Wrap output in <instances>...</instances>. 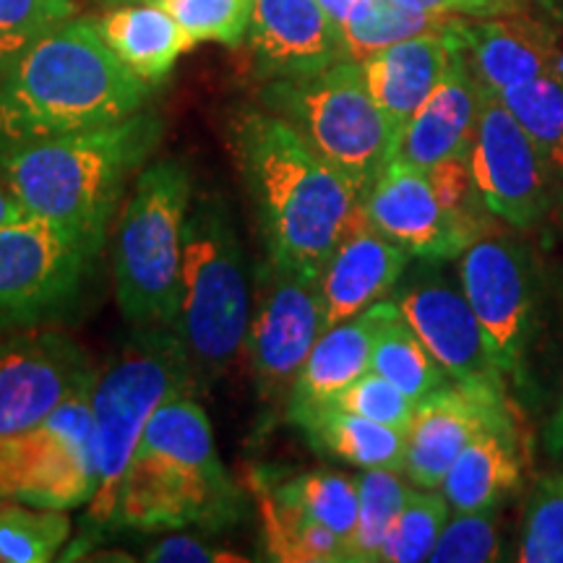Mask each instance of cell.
Masks as SVG:
<instances>
[{
    "label": "cell",
    "mask_w": 563,
    "mask_h": 563,
    "mask_svg": "<svg viewBox=\"0 0 563 563\" xmlns=\"http://www.w3.org/2000/svg\"><path fill=\"white\" fill-rule=\"evenodd\" d=\"M410 258V253L373 228L363 207H357L342 241L321 269L327 329L355 319L373 302L386 300L402 279Z\"/></svg>",
    "instance_id": "obj_19"
},
{
    "label": "cell",
    "mask_w": 563,
    "mask_h": 563,
    "mask_svg": "<svg viewBox=\"0 0 563 563\" xmlns=\"http://www.w3.org/2000/svg\"><path fill=\"white\" fill-rule=\"evenodd\" d=\"M154 563H220V561H243L241 555H230L222 548H211L194 534H167L144 555Z\"/></svg>",
    "instance_id": "obj_41"
},
{
    "label": "cell",
    "mask_w": 563,
    "mask_h": 563,
    "mask_svg": "<svg viewBox=\"0 0 563 563\" xmlns=\"http://www.w3.org/2000/svg\"><path fill=\"white\" fill-rule=\"evenodd\" d=\"M256 493L262 498L264 545L272 561L347 563V543L334 530L290 506L277 504L264 485H258Z\"/></svg>",
    "instance_id": "obj_29"
},
{
    "label": "cell",
    "mask_w": 563,
    "mask_h": 563,
    "mask_svg": "<svg viewBox=\"0 0 563 563\" xmlns=\"http://www.w3.org/2000/svg\"><path fill=\"white\" fill-rule=\"evenodd\" d=\"M191 34L194 42L238 47L249 37L256 0H154Z\"/></svg>",
    "instance_id": "obj_35"
},
{
    "label": "cell",
    "mask_w": 563,
    "mask_h": 563,
    "mask_svg": "<svg viewBox=\"0 0 563 563\" xmlns=\"http://www.w3.org/2000/svg\"><path fill=\"white\" fill-rule=\"evenodd\" d=\"M95 378L97 368L68 334L40 327L0 334V439L40 426Z\"/></svg>",
    "instance_id": "obj_14"
},
{
    "label": "cell",
    "mask_w": 563,
    "mask_h": 563,
    "mask_svg": "<svg viewBox=\"0 0 563 563\" xmlns=\"http://www.w3.org/2000/svg\"><path fill=\"white\" fill-rule=\"evenodd\" d=\"M449 30L397 42L382 53H373L371 58L357 60L365 87L389 118L397 136H402L405 125L433 95L452 63L454 45Z\"/></svg>",
    "instance_id": "obj_23"
},
{
    "label": "cell",
    "mask_w": 563,
    "mask_h": 563,
    "mask_svg": "<svg viewBox=\"0 0 563 563\" xmlns=\"http://www.w3.org/2000/svg\"><path fill=\"white\" fill-rule=\"evenodd\" d=\"M498 97L530 133L548 165L563 173V70H545Z\"/></svg>",
    "instance_id": "obj_32"
},
{
    "label": "cell",
    "mask_w": 563,
    "mask_h": 563,
    "mask_svg": "<svg viewBox=\"0 0 563 563\" xmlns=\"http://www.w3.org/2000/svg\"><path fill=\"white\" fill-rule=\"evenodd\" d=\"M269 496L277 504L290 506V509L306 514L316 522L327 525L329 530L344 538L350 548L352 532L357 525V506H361L357 481L321 470V473H306L279 483L277 488L269 490Z\"/></svg>",
    "instance_id": "obj_30"
},
{
    "label": "cell",
    "mask_w": 563,
    "mask_h": 563,
    "mask_svg": "<svg viewBox=\"0 0 563 563\" xmlns=\"http://www.w3.org/2000/svg\"><path fill=\"white\" fill-rule=\"evenodd\" d=\"M191 361L173 327H141L139 334L97 371L91 389L97 488L87 504L91 525H115L121 483L152 415L167 399L191 391Z\"/></svg>",
    "instance_id": "obj_5"
},
{
    "label": "cell",
    "mask_w": 563,
    "mask_h": 563,
    "mask_svg": "<svg viewBox=\"0 0 563 563\" xmlns=\"http://www.w3.org/2000/svg\"><path fill=\"white\" fill-rule=\"evenodd\" d=\"M361 207L368 222L415 258L446 262L477 241V224L449 214L435 196L428 170L391 159Z\"/></svg>",
    "instance_id": "obj_16"
},
{
    "label": "cell",
    "mask_w": 563,
    "mask_h": 563,
    "mask_svg": "<svg viewBox=\"0 0 563 563\" xmlns=\"http://www.w3.org/2000/svg\"><path fill=\"white\" fill-rule=\"evenodd\" d=\"M152 87L102 40L95 19H70L0 74V144L51 139L139 115Z\"/></svg>",
    "instance_id": "obj_1"
},
{
    "label": "cell",
    "mask_w": 563,
    "mask_h": 563,
    "mask_svg": "<svg viewBox=\"0 0 563 563\" xmlns=\"http://www.w3.org/2000/svg\"><path fill=\"white\" fill-rule=\"evenodd\" d=\"M545 449L548 454L551 456H559V460H563V394H561V402L559 407H555L553 418L548 420L545 426Z\"/></svg>",
    "instance_id": "obj_43"
},
{
    "label": "cell",
    "mask_w": 563,
    "mask_h": 563,
    "mask_svg": "<svg viewBox=\"0 0 563 563\" xmlns=\"http://www.w3.org/2000/svg\"><path fill=\"white\" fill-rule=\"evenodd\" d=\"M357 3H361V0H319V5L329 13V19H332L336 26H342L344 21H347Z\"/></svg>",
    "instance_id": "obj_45"
},
{
    "label": "cell",
    "mask_w": 563,
    "mask_h": 563,
    "mask_svg": "<svg viewBox=\"0 0 563 563\" xmlns=\"http://www.w3.org/2000/svg\"><path fill=\"white\" fill-rule=\"evenodd\" d=\"M91 389L95 382L70 394L40 426L0 439V498L63 511L91 501Z\"/></svg>",
    "instance_id": "obj_9"
},
{
    "label": "cell",
    "mask_w": 563,
    "mask_h": 563,
    "mask_svg": "<svg viewBox=\"0 0 563 563\" xmlns=\"http://www.w3.org/2000/svg\"><path fill=\"white\" fill-rule=\"evenodd\" d=\"M446 496L441 488H415L407 490L405 506L399 517L394 519L386 543L382 551V561L386 563H420L431 561V553L439 534L449 522Z\"/></svg>",
    "instance_id": "obj_34"
},
{
    "label": "cell",
    "mask_w": 563,
    "mask_h": 563,
    "mask_svg": "<svg viewBox=\"0 0 563 563\" xmlns=\"http://www.w3.org/2000/svg\"><path fill=\"white\" fill-rule=\"evenodd\" d=\"M498 559H501L498 506L454 514L431 553L433 563H490Z\"/></svg>",
    "instance_id": "obj_38"
},
{
    "label": "cell",
    "mask_w": 563,
    "mask_h": 563,
    "mask_svg": "<svg viewBox=\"0 0 563 563\" xmlns=\"http://www.w3.org/2000/svg\"><path fill=\"white\" fill-rule=\"evenodd\" d=\"M522 483V464L517 456L514 428H488L475 435L456 456L441 493L454 514L501 506L506 496Z\"/></svg>",
    "instance_id": "obj_25"
},
{
    "label": "cell",
    "mask_w": 563,
    "mask_h": 563,
    "mask_svg": "<svg viewBox=\"0 0 563 563\" xmlns=\"http://www.w3.org/2000/svg\"><path fill=\"white\" fill-rule=\"evenodd\" d=\"M470 170L483 209L514 230H530L551 203L548 165L530 133L511 115L501 97L483 89Z\"/></svg>",
    "instance_id": "obj_13"
},
{
    "label": "cell",
    "mask_w": 563,
    "mask_h": 563,
    "mask_svg": "<svg viewBox=\"0 0 563 563\" xmlns=\"http://www.w3.org/2000/svg\"><path fill=\"white\" fill-rule=\"evenodd\" d=\"M159 139L146 112L108 129L0 144V180L21 207L102 249L123 183Z\"/></svg>",
    "instance_id": "obj_3"
},
{
    "label": "cell",
    "mask_w": 563,
    "mask_h": 563,
    "mask_svg": "<svg viewBox=\"0 0 563 563\" xmlns=\"http://www.w3.org/2000/svg\"><path fill=\"white\" fill-rule=\"evenodd\" d=\"M340 410L363 415L384 426L397 428V431H410V422L415 418V407L418 402L407 397V394L394 386L389 378H384L382 373L365 371L361 378H355L347 389H342L336 397L329 402Z\"/></svg>",
    "instance_id": "obj_39"
},
{
    "label": "cell",
    "mask_w": 563,
    "mask_h": 563,
    "mask_svg": "<svg viewBox=\"0 0 563 563\" xmlns=\"http://www.w3.org/2000/svg\"><path fill=\"white\" fill-rule=\"evenodd\" d=\"M230 144L256 203L269 256L321 272L361 207L355 188L266 108L238 112Z\"/></svg>",
    "instance_id": "obj_2"
},
{
    "label": "cell",
    "mask_w": 563,
    "mask_h": 563,
    "mask_svg": "<svg viewBox=\"0 0 563 563\" xmlns=\"http://www.w3.org/2000/svg\"><path fill=\"white\" fill-rule=\"evenodd\" d=\"M249 45L253 68L264 81L316 74L347 58L340 26L319 0H256Z\"/></svg>",
    "instance_id": "obj_18"
},
{
    "label": "cell",
    "mask_w": 563,
    "mask_h": 563,
    "mask_svg": "<svg viewBox=\"0 0 563 563\" xmlns=\"http://www.w3.org/2000/svg\"><path fill=\"white\" fill-rule=\"evenodd\" d=\"M251 295L245 258L228 201L220 194L191 199L183 230L180 306L173 329L194 376L217 378L249 340Z\"/></svg>",
    "instance_id": "obj_6"
},
{
    "label": "cell",
    "mask_w": 563,
    "mask_h": 563,
    "mask_svg": "<svg viewBox=\"0 0 563 563\" xmlns=\"http://www.w3.org/2000/svg\"><path fill=\"white\" fill-rule=\"evenodd\" d=\"M399 475L402 473L397 470L373 467L355 477L361 506H357V525L347 548V563L382 561L386 534L402 511L407 490H410Z\"/></svg>",
    "instance_id": "obj_33"
},
{
    "label": "cell",
    "mask_w": 563,
    "mask_h": 563,
    "mask_svg": "<svg viewBox=\"0 0 563 563\" xmlns=\"http://www.w3.org/2000/svg\"><path fill=\"white\" fill-rule=\"evenodd\" d=\"M397 306L454 384L506 402V376L493 361L462 287L443 277H426L399 292Z\"/></svg>",
    "instance_id": "obj_15"
},
{
    "label": "cell",
    "mask_w": 563,
    "mask_h": 563,
    "mask_svg": "<svg viewBox=\"0 0 563 563\" xmlns=\"http://www.w3.org/2000/svg\"><path fill=\"white\" fill-rule=\"evenodd\" d=\"M76 16V0H0V74L21 51Z\"/></svg>",
    "instance_id": "obj_37"
},
{
    "label": "cell",
    "mask_w": 563,
    "mask_h": 563,
    "mask_svg": "<svg viewBox=\"0 0 563 563\" xmlns=\"http://www.w3.org/2000/svg\"><path fill=\"white\" fill-rule=\"evenodd\" d=\"M496 5H501L506 13H517L519 11V0H493Z\"/></svg>",
    "instance_id": "obj_46"
},
{
    "label": "cell",
    "mask_w": 563,
    "mask_h": 563,
    "mask_svg": "<svg viewBox=\"0 0 563 563\" xmlns=\"http://www.w3.org/2000/svg\"><path fill=\"white\" fill-rule=\"evenodd\" d=\"M452 37L473 68L477 84L493 95L559 68L555 34L540 21L519 16V11L473 21L460 16L452 26Z\"/></svg>",
    "instance_id": "obj_20"
},
{
    "label": "cell",
    "mask_w": 563,
    "mask_h": 563,
    "mask_svg": "<svg viewBox=\"0 0 563 563\" xmlns=\"http://www.w3.org/2000/svg\"><path fill=\"white\" fill-rule=\"evenodd\" d=\"M323 329L321 272L298 269L269 256L258 269L245 340L264 402L287 407L295 378Z\"/></svg>",
    "instance_id": "obj_11"
},
{
    "label": "cell",
    "mask_w": 563,
    "mask_h": 563,
    "mask_svg": "<svg viewBox=\"0 0 563 563\" xmlns=\"http://www.w3.org/2000/svg\"><path fill=\"white\" fill-rule=\"evenodd\" d=\"M460 287L506 382L525 386L534 308L527 251L506 238H477L460 256Z\"/></svg>",
    "instance_id": "obj_12"
},
{
    "label": "cell",
    "mask_w": 563,
    "mask_h": 563,
    "mask_svg": "<svg viewBox=\"0 0 563 563\" xmlns=\"http://www.w3.org/2000/svg\"><path fill=\"white\" fill-rule=\"evenodd\" d=\"M70 538L63 509H42L0 498V563H47Z\"/></svg>",
    "instance_id": "obj_31"
},
{
    "label": "cell",
    "mask_w": 563,
    "mask_h": 563,
    "mask_svg": "<svg viewBox=\"0 0 563 563\" xmlns=\"http://www.w3.org/2000/svg\"><path fill=\"white\" fill-rule=\"evenodd\" d=\"M238 517V488L217 456L214 433L191 391L152 415L118 496L115 525L131 530H180Z\"/></svg>",
    "instance_id": "obj_4"
},
{
    "label": "cell",
    "mask_w": 563,
    "mask_h": 563,
    "mask_svg": "<svg viewBox=\"0 0 563 563\" xmlns=\"http://www.w3.org/2000/svg\"><path fill=\"white\" fill-rule=\"evenodd\" d=\"M26 214H30V211L21 207L16 196L11 194V188L5 186L3 180H0V228H3V224H9V222H16Z\"/></svg>",
    "instance_id": "obj_44"
},
{
    "label": "cell",
    "mask_w": 563,
    "mask_h": 563,
    "mask_svg": "<svg viewBox=\"0 0 563 563\" xmlns=\"http://www.w3.org/2000/svg\"><path fill=\"white\" fill-rule=\"evenodd\" d=\"M399 5L422 13H443V16H467V19H493L506 16L501 5L493 0H397Z\"/></svg>",
    "instance_id": "obj_42"
},
{
    "label": "cell",
    "mask_w": 563,
    "mask_h": 563,
    "mask_svg": "<svg viewBox=\"0 0 563 563\" xmlns=\"http://www.w3.org/2000/svg\"><path fill=\"white\" fill-rule=\"evenodd\" d=\"M194 180L178 159H159L139 175L115 235V298L136 327H173L180 306L183 230Z\"/></svg>",
    "instance_id": "obj_8"
},
{
    "label": "cell",
    "mask_w": 563,
    "mask_h": 563,
    "mask_svg": "<svg viewBox=\"0 0 563 563\" xmlns=\"http://www.w3.org/2000/svg\"><path fill=\"white\" fill-rule=\"evenodd\" d=\"M95 24L110 51L150 87L165 81L180 55L196 45L191 34L154 0L112 5Z\"/></svg>",
    "instance_id": "obj_24"
},
{
    "label": "cell",
    "mask_w": 563,
    "mask_h": 563,
    "mask_svg": "<svg viewBox=\"0 0 563 563\" xmlns=\"http://www.w3.org/2000/svg\"><path fill=\"white\" fill-rule=\"evenodd\" d=\"M262 102L290 123L361 201L397 157V131L365 87L357 60L342 58L316 74L274 79L262 89Z\"/></svg>",
    "instance_id": "obj_7"
},
{
    "label": "cell",
    "mask_w": 563,
    "mask_h": 563,
    "mask_svg": "<svg viewBox=\"0 0 563 563\" xmlns=\"http://www.w3.org/2000/svg\"><path fill=\"white\" fill-rule=\"evenodd\" d=\"M102 9H112V5H121V3H136V0H97Z\"/></svg>",
    "instance_id": "obj_47"
},
{
    "label": "cell",
    "mask_w": 563,
    "mask_h": 563,
    "mask_svg": "<svg viewBox=\"0 0 563 563\" xmlns=\"http://www.w3.org/2000/svg\"><path fill=\"white\" fill-rule=\"evenodd\" d=\"M522 563H563V473L540 477L522 527Z\"/></svg>",
    "instance_id": "obj_36"
},
{
    "label": "cell",
    "mask_w": 563,
    "mask_h": 563,
    "mask_svg": "<svg viewBox=\"0 0 563 563\" xmlns=\"http://www.w3.org/2000/svg\"><path fill=\"white\" fill-rule=\"evenodd\" d=\"M428 178H431L433 191L449 214L477 224L473 209L481 203V196H477L473 170H470V157L443 159L428 170Z\"/></svg>",
    "instance_id": "obj_40"
},
{
    "label": "cell",
    "mask_w": 563,
    "mask_h": 563,
    "mask_svg": "<svg viewBox=\"0 0 563 563\" xmlns=\"http://www.w3.org/2000/svg\"><path fill=\"white\" fill-rule=\"evenodd\" d=\"M95 243L58 222L26 214L0 228V334L55 319L79 298Z\"/></svg>",
    "instance_id": "obj_10"
},
{
    "label": "cell",
    "mask_w": 563,
    "mask_h": 563,
    "mask_svg": "<svg viewBox=\"0 0 563 563\" xmlns=\"http://www.w3.org/2000/svg\"><path fill=\"white\" fill-rule=\"evenodd\" d=\"M456 19L460 16L405 9L397 0H361L340 26V32L347 58L365 60L397 42L420 37V34L446 32Z\"/></svg>",
    "instance_id": "obj_28"
},
{
    "label": "cell",
    "mask_w": 563,
    "mask_h": 563,
    "mask_svg": "<svg viewBox=\"0 0 563 563\" xmlns=\"http://www.w3.org/2000/svg\"><path fill=\"white\" fill-rule=\"evenodd\" d=\"M397 311V300H378L355 319L323 329L306 357L287 399V420L298 426L308 415L327 407L342 389L371 371V352L378 329Z\"/></svg>",
    "instance_id": "obj_22"
},
{
    "label": "cell",
    "mask_w": 563,
    "mask_h": 563,
    "mask_svg": "<svg viewBox=\"0 0 563 563\" xmlns=\"http://www.w3.org/2000/svg\"><path fill=\"white\" fill-rule=\"evenodd\" d=\"M452 45V63H449L446 74L433 89V95L410 118V123L405 125L397 157H394L422 167V170H431L443 159L470 157L477 115H481L483 87L477 84L473 68L454 37Z\"/></svg>",
    "instance_id": "obj_21"
},
{
    "label": "cell",
    "mask_w": 563,
    "mask_h": 563,
    "mask_svg": "<svg viewBox=\"0 0 563 563\" xmlns=\"http://www.w3.org/2000/svg\"><path fill=\"white\" fill-rule=\"evenodd\" d=\"M488 428H511L506 402L460 384L443 386L415 407L402 475L418 488H441L462 449Z\"/></svg>",
    "instance_id": "obj_17"
},
{
    "label": "cell",
    "mask_w": 563,
    "mask_h": 563,
    "mask_svg": "<svg viewBox=\"0 0 563 563\" xmlns=\"http://www.w3.org/2000/svg\"><path fill=\"white\" fill-rule=\"evenodd\" d=\"M298 428L308 435L316 452L334 456L361 470H405L407 454V433L397 428L384 426L363 415L340 410V407H321Z\"/></svg>",
    "instance_id": "obj_26"
},
{
    "label": "cell",
    "mask_w": 563,
    "mask_h": 563,
    "mask_svg": "<svg viewBox=\"0 0 563 563\" xmlns=\"http://www.w3.org/2000/svg\"><path fill=\"white\" fill-rule=\"evenodd\" d=\"M371 371L389 378L394 386H399L415 402L431 397L433 391L443 389V386L454 384L452 376L431 355V350L415 334V329L407 323L399 306L378 329L371 352Z\"/></svg>",
    "instance_id": "obj_27"
}]
</instances>
